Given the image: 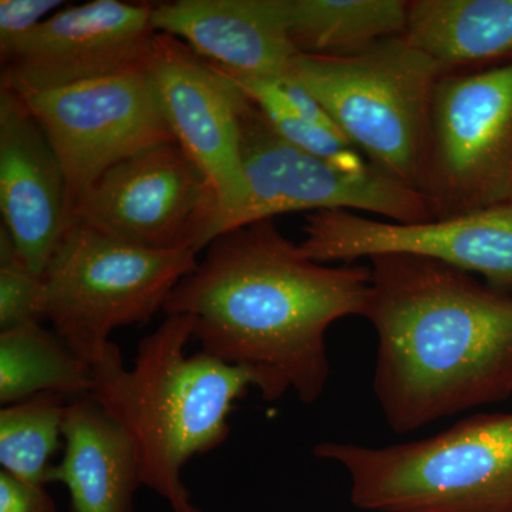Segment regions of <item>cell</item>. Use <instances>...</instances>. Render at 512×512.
<instances>
[{"label":"cell","mask_w":512,"mask_h":512,"mask_svg":"<svg viewBox=\"0 0 512 512\" xmlns=\"http://www.w3.org/2000/svg\"><path fill=\"white\" fill-rule=\"evenodd\" d=\"M419 192L436 220L510 204L512 60L441 77Z\"/></svg>","instance_id":"obj_7"},{"label":"cell","mask_w":512,"mask_h":512,"mask_svg":"<svg viewBox=\"0 0 512 512\" xmlns=\"http://www.w3.org/2000/svg\"><path fill=\"white\" fill-rule=\"evenodd\" d=\"M147 73L175 141L214 188L221 235L248 200L239 151V113L247 96L218 67L165 33L154 37Z\"/></svg>","instance_id":"obj_13"},{"label":"cell","mask_w":512,"mask_h":512,"mask_svg":"<svg viewBox=\"0 0 512 512\" xmlns=\"http://www.w3.org/2000/svg\"><path fill=\"white\" fill-rule=\"evenodd\" d=\"M292 69L370 163L419 191L434 93L447 69L404 37L356 55H298Z\"/></svg>","instance_id":"obj_5"},{"label":"cell","mask_w":512,"mask_h":512,"mask_svg":"<svg viewBox=\"0 0 512 512\" xmlns=\"http://www.w3.org/2000/svg\"><path fill=\"white\" fill-rule=\"evenodd\" d=\"M373 390L397 434L512 396V298L410 255L370 259Z\"/></svg>","instance_id":"obj_2"},{"label":"cell","mask_w":512,"mask_h":512,"mask_svg":"<svg viewBox=\"0 0 512 512\" xmlns=\"http://www.w3.org/2000/svg\"><path fill=\"white\" fill-rule=\"evenodd\" d=\"M303 254L319 264L379 255H410L441 262L485 278L504 292L512 288V204L443 220L375 221L355 212L306 214Z\"/></svg>","instance_id":"obj_11"},{"label":"cell","mask_w":512,"mask_h":512,"mask_svg":"<svg viewBox=\"0 0 512 512\" xmlns=\"http://www.w3.org/2000/svg\"><path fill=\"white\" fill-rule=\"evenodd\" d=\"M154 3L93 0L53 13L2 60L0 87L22 97L146 69Z\"/></svg>","instance_id":"obj_12"},{"label":"cell","mask_w":512,"mask_h":512,"mask_svg":"<svg viewBox=\"0 0 512 512\" xmlns=\"http://www.w3.org/2000/svg\"><path fill=\"white\" fill-rule=\"evenodd\" d=\"M510 204H512V201L510 202Z\"/></svg>","instance_id":"obj_25"},{"label":"cell","mask_w":512,"mask_h":512,"mask_svg":"<svg viewBox=\"0 0 512 512\" xmlns=\"http://www.w3.org/2000/svg\"><path fill=\"white\" fill-rule=\"evenodd\" d=\"M23 99L62 164L70 215L84 192L113 165L175 140L147 67Z\"/></svg>","instance_id":"obj_10"},{"label":"cell","mask_w":512,"mask_h":512,"mask_svg":"<svg viewBox=\"0 0 512 512\" xmlns=\"http://www.w3.org/2000/svg\"><path fill=\"white\" fill-rule=\"evenodd\" d=\"M214 64V63H212ZM262 111L279 136L303 151L325 158L340 167L360 170L370 164L362 153L335 128L319 126L305 119L289 103L275 79L245 76L214 64Z\"/></svg>","instance_id":"obj_21"},{"label":"cell","mask_w":512,"mask_h":512,"mask_svg":"<svg viewBox=\"0 0 512 512\" xmlns=\"http://www.w3.org/2000/svg\"><path fill=\"white\" fill-rule=\"evenodd\" d=\"M46 318L45 276L36 274L0 228V332Z\"/></svg>","instance_id":"obj_22"},{"label":"cell","mask_w":512,"mask_h":512,"mask_svg":"<svg viewBox=\"0 0 512 512\" xmlns=\"http://www.w3.org/2000/svg\"><path fill=\"white\" fill-rule=\"evenodd\" d=\"M62 0H2L0 2V59L5 60L20 40L39 28Z\"/></svg>","instance_id":"obj_23"},{"label":"cell","mask_w":512,"mask_h":512,"mask_svg":"<svg viewBox=\"0 0 512 512\" xmlns=\"http://www.w3.org/2000/svg\"><path fill=\"white\" fill-rule=\"evenodd\" d=\"M198 252L153 251L70 224L45 271L46 318L92 366L114 330L150 322L197 266Z\"/></svg>","instance_id":"obj_6"},{"label":"cell","mask_w":512,"mask_h":512,"mask_svg":"<svg viewBox=\"0 0 512 512\" xmlns=\"http://www.w3.org/2000/svg\"><path fill=\"white\" fill-rule=\"evenodd\" d=\"M0 512H57V508L45 485L25 483L2 470Z\"/></svg>","instance_id":"obj_24"},{"label":"cell","mask_w":512,"mask_h":512,"mask_svg":"<svg viewBox=\"0 0 512 512\" xmlns=\"http://www.w3.org/2000/svg\"><path fill=\"white\" fill-rule=\"evenodd\" d=\"M220 218L207 175L173 140L113 165L76 202L70 224L134 247L200 252Z\"/></svg>","instance_id":"obj_8"},{"label":"cell","mask_w":512,"mask_h":512,"mask_svg":"<svg viewBox=\"0 0 512 512\" xmlns=\"http://www.w3.org/2000/svg\"><path fill=\"white\" fill-rule=\"evenodd\" d=\"M157 33L245 76L281 79L299 55L288 30V0H174L154 3Z\"/></svg>","instance_id":"obj_15"},{"label":"cell","mask_w":512,"mask_h":512,"mask_svg":"<svg viewBox=\"0 0 512 512\" xmlns=\"http://www.w3.org/2000/svg\"><path fill=\"white\" fill-rule=\"evenodd\" d=\"M66 397L42 393L0 410V464L25 483L46 485L63 439Z\"/></svg>","instance_id":"obj_20"},{"label":"cell","mask_w":512,"mask_h":512,"mask_svg":"<svg viewBox=\"0 0 512 512\" xmlns=\"http://www.w3.org/2000/svg\"><path fill=\"white\" fill-rule=\"evenodd\" d=\"M239 151L248 200L229 229L298 211H367L393 222L433 220L419 191L372 163L349 170L293 146L248 97L239 113Z\"/></svg>","instance_id":"obj_9"},{"label":"cell","mask_w":512,"mask_h":512,"mask_svg":"<svg viewBox=\"0 0 512 512\" xmlns=\"http://www.w3.org/2000/svg\"><path fill=\"white\" fill-rule=\"evenodd\" d=\"M194 319L167 315L140 340L131 369L111 342L92 365V396L127 431L140 461L141 484L171 512H204L192 503L183 468L227 441L228 417L254 387L251 376L207 353L185 355Z\"/></svg>","instance_id":"obj_3"},{"label":"cell","mask_w":512,"mask_h":512,"mask_svg":"<svg viewBox=\"0 0 512 512\" xmlns=\"http://www.w3.org/2000/svg\"><path fill=\"white\" fill-rule=\"evenodd\" d=\"M350 500L373 512H512V413L476 414L427 439L387 447L323 441Z\"/></svg>","instance_id":"obj_4"},{"label":"cell","mask_w":512,"mask_h":512,"mask_svg":"<svg viewBox=\"0 0 512 512\" xmlns=\"http://www.w3.org/2000/svg\"><path fill=\"white\" fill-rule=\"evenodd\" d=\"M92 366L83 362L55 332L40 322L0 332V403L22 402L42 393L87 396Z\"/></svg>","instance_id":"obj_19"},{"label":"cell","mask_w":512,"mask_h":512,"mask_svg":"<svg viewBox=\"0 0 512 512\" xmlns=\"http://www.w3.org/2000/svg\"><path fill=\"white\" fill-rule=\"evenodd\" d=\"M64 454L50 468L49 483H63L73 512H133L141 484L136 446L92 394L67 404Z\"/></svg>","instance_id":"obj_16"},{"label":"cell","mask_w":512,"mask_h":512,"mask_svg":"<svg viewBox=\"0 0 512 512\" xmlns=\"http://www.w3.org/2000/svg\"><path fill=\"white\" fill-rule=\"evenodd\" d=\"M0 211L26 264L45 275L70 227L66 174L19 94L0 87Z\"/></svg>","instance_id":"obj_14"},{"label":"cell","mask_w":512,"mask_h":512,"mask_svg":"<svg viewBox=\"0 0 512 512\" xmlns=\"http://www.w3.org/2000/svg\"><path fill=\"white\" fill-rule=\"evenodd\" d=\"M448 72L512 56V0H409L403 35Z\"/></svg>","instance_id":"obj_17"},{"label":"cell","mask_w":512,"mask_h":512,"mask_svg":"<svg viewBox=\"0 0 512 512\" xmlns=\"http://www.w3.org/2000/svg\"><path fill=\"white\" fill-rule=\"evenodd\" d=\"M370 289V268L312 261L262 220L218 235L164 312L191 316L201 352L247 372L266 402L293 390L312 404L330 376L326 333L365 316Z\"/></svg>","instance_id":"obj_1"},{"label":"cell","mask_w":512,"mask_h":512,"mask_svg":"<svg viewBox=\"0 0 512 512\" xmlns=\"http://www.w3.org/2000/svg\"><path fill=\"white\" fill-rule=\"evenodd\" d=\"M409 0H288V30L299 55H356L403 37Z\"/></svg>","instance_id":"obj_18"}]
</instances>
